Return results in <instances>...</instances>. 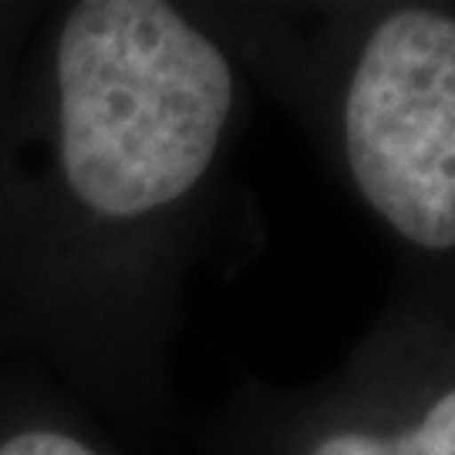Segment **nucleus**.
Masks as SVG:
<instances>
[{"instance_id":"7ed1b4c3","label":"nucleus","mask_w":455,"mask_h":455,"mask_svg":"<svg viewBox=\"0 0 455 455\" xmlns=\"http://www.w3.org/2000/svg\"><path fill=\"white\" fill-rule=\"evenodd\" d=\"M310 455H455V388L398 432H334Z\"/></svg>"},{"instance_id":"20e7f679","label":"nucleus","mask_w":455,"mask_h":455,"mask_svg":"<svg viewBox=\"0 0 455 455\" xmlns=\"http://www.w3.org/2000/svg\"><path fill=\"white\" fill-rule=\"evenodd\" d=\"M0 455H95L88 445L58 432H24L0 445Z\"/></svg>"},{"instance_id":"f257e3e1","label":"nucleus","mask_w":455,"mask_h":455,"mask_svg":"<svg viewBox=\"0 0 455 455\" xmlns=\"http://www.w3.org/2000/svg\"><path fill=\"white\" fill-rule=\"evenodd\" d=\"M58 92L75 196L101 216H142L210 169L233 108V71L169 4L92 0L61 31Z\"/></svg>"},{"instance_id":"f03ea898","label":"nucleus","mask_w":455,"mask_h":455,"mask_svg":"<svg viewBox=\"0 0 455 455\" xmlns=\"http://www.w3.org/2000/svg\"><path fill=\"white\" fill-rule=\"evenodd\" d=\"M344 156L364 203L419 250H455V17L395 11L344 98Z\"/></svg>"}]
</instances>
